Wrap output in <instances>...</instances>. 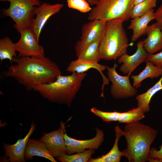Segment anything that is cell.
Instances as JSON below:
<instances>
[{"mask_svg":"<svg viewBox=\"0 0 162 162\" xmlns=\"http://www.w3.org/2000/svg\"><path fill=\"white\" fill-rule=\"evenodd\" d=\"M14 65L9 66L1 74L2 78L11 77L28 91L37 85L53 82L62 75L58 66L46 57H14Z\"/></svg>","mask_w":162,"mask_h":162,"instance_id":"1","label":"cell"},{"mask_svg":"<svg viewBox=\"0 0 162 162\" xmlns=\"http://www.w3.org/2000/svg\"><path fill=\"white\" fill-rule=\"evenodd\" d=\"M123 131L127 142L124 150L129 161H148L151 146L156 138L157 130L139 121L127 124Z\"/></svg>","mask_w":162,"mask_h":162,"instance_id":"2","label":"cell"},{"mask_svg":"<svg viewBox=\"0 0 162 162\" xmlns=\"http://www.w3.org/2000/svg\"><path fill=\"white\" fill-rule=\"evenodd\" d=\"M87 75L76 72L69 75H61L55 81L36 85L33 90L51 102L70 107Z\"/></svg>","mask_w":162,"mask_h":162,"instance_id":"3","label":"cell"},{"mask_svg":"<svg viewBox=\"0 0 162 162\" xmlns=\"http://www.w3.org/2000/svg\"><path fill=\"white\" fill-rule=\"evenodd\" d=\"M123 22L119 19L106 21L99 46L101 59L115 60L127 53L128 39Z\"/></svg>","mask_w":162,"mask_h":162,"instance_id":"4","label":"cell"},{"mask_svg":"<svg viewBox=\"0 0 162 162\" xmlns=\"http://www.w3.org/2000/svg\"><path fill=\"white\" fill-rule=\"evenodd\" d=\"M134 0H98L90 11L88 19L90 21L102 20L107 21L119 19L128 20L134 4Z\"/></svg>","mask_w":162,"mask_h":162,"instance_id":"5","label":"cell"},{"mask_svg":"<svg viewBox=\"0 0 162 162\" xmlns=\"http://www.w3.org/2000/svg\"><path fill=\"white\" fill-rule=\"evenodd\" d=\"M8 1L10 6L3 8L2 12L4 16L10 17L15 22L14 25L18 33L30 28L34 19L36 7L41 4L40 0H0Z\"/></svg>","mask_w":162,"mask_h":162,"instance_id":"6","label":"cell"},{"mask_svg":"<svg viewBox=\"0 0 162 162\" xmlns=\"http://www.w3.org/2000/svg\"><path fill=\"white\" fill-rule=\"evenodd\" d=\"M118 66V64L115 63L112 67L107 66L106 68L108 79L112 83L110 88L111 94L116 99L135 96L137 91L130 83V75L122 76L119 75L116 70Z\"/></svg>","mask_w":162,"mask_h":162,"instance_id":"7","label":"cell"},{"mask_svg":"<svg viewBox=\"0 0 162 162\" xmlns=\"http://www.w3.org/2000/svg\"><path fill=\"white\" fill-rule=\"evenodd\" d=\"M20 33V38L15 43L16 50L19 52L18 58L45 57L44 47L38 44L36 36L30 28L23 30Z\"/></svg>","mask_w":162,"mask_h":162,"instance_id":"8","label":"cell"},{"mask_svg":"<svg viewBox=\"0 0 162 162\" xmlns=\"http://www.w3.org/2000/svg\"><path fill=\"white\" fill-rule=\"evenodd\" d=\"M95 136L90 139L77 140L70 137L65 132L64 135L67 154H71L85 151L86 149L97 150L102 143L104 134L103 131L96 128Z\"/></svg>","mask_w":162,"mask_h":162,"instance_id":"9","label":"cell"},{"mask_svg":"<svg viewBox=\"0 0 162 162\" xmlns=\"http://www.w3.org/2000/svg\"><path fill=\"white\" fill-rule=\"evenodd\" d=\"M66 123L61 121L58 129L50 133H44L39 140L56 158L67 154L64 138Z\"/></svg>","mask_w":162,"mask_h":162,"instance_id":"10","label":"cell"},{"mask_svg":"<svg viewBox=\"0 0 162 162\" xmlns=\"http://www.w3.org/2000/svg\"><path fill=\"white\" fill-rule=\"evenodd\" d=\"M63 7L62 4H50L44 2L36 7L34 13L36 16L32 21L30 28L38 41L41 31L47 20L52 15L59 12Z\"/></svg>","mask_w":162,"mask_h":162,"instance_id":"11","label":"cell"},{"mask_svg":"<svg viewBox=\"0 0 162 162\" xmlns=\"http://www.w3.org/2000/svg\"><path fill=\"white\" fill-rule=\"evenodd\" d=\"M143 44V40L139 41L136 44L137 49L134 53L132 55L126 53L118 58V64L123 63L119 70L123 74L130 75L140 64L146 61L148 54Z\"/></svg>","mask_w":162,"mask_h":162,"instance_id":"12","label":"cell"},{"mask_svg":"<svg viewBox=\"0 0 162 162\" xmlns=\"http://www.w3.org/2000/svg\"><path fill=\"white\" fill-rule=\"evenodd\" d=\"M36 125L32 122L30 130L26 136L18 140L16 143L10 145L3 144V148L6 157L10 162H25L24 153L26 147L30 137L35 129Z\"/></svg>","mask_w":162,"mask_h":162,"instance_id":"13","label":"cell"},{"mask_svg":"<svg viewBox=\"0 0 162 162\" xmlns=\"http://www.w3.org/2000/svg\"><path fill=\"white\" fill-rule=\"evenodd\" d=\"M107 66L100 64L95 62L87 61L79 58L70 62L66 69V71L70 72H76L79 73H85L91 69L96 70L100 74L103 80L100 97L104 98V89L105 85L108 84L109 79L104 74L103 72L106 69Z\"/></svg>","mask_w":162,"mask_h":162,"instance_id":"14","label":"cell"},{"mask_svg":"<svg viewBox=\"0 0 162 162\" xmlns=\"http://www.w3.org/2000/svg\"><path fill=\"white\" fill-rule=\"evenodd\" d=\"M106 21L102 20L90 21L82 27L80 40L87 44L100 40L105 30Z\"/></svg>","mask_w":162,"mask_h":162,"instance_id":"15","label":"cell"},{"mask_svg":"<svg viewBox=\"0 0 162 162\" xmlns=\"http://www.w3.org/2000/svg\"><path fill=\"white\" fill-rule=\"evenodd\" d=\"M147 38L144 41L143 46L149 55L162 50V31L155 22L148 25L146 31Z\"/></svg>","mask_w":162,"mask_h":162,"instance_id":"16","label":"cell"},{"mask_svg":"<svg viewBox=\"0 0 162 162\" xmlns=\"http://www.w3.org/2000/svg\"><path fill=\"white\" fill-rule=\"evenodd\" d=\"M100 41L89 44L85 43L80 40L77 41L75 51L77 58L98 62L101 60L99 52Z\"/></svg>","mask_w":162,"mask_h":162,"instance_id":"17","label":"cell"},{"mask_svg":"<svg viewBox=\"0 0 162 162\" xmlns=\"http://www.w3.org/2000/svg\"><path fill=\"white\" fill-rule=\"evenodd\" d=\"M34 156L45 158L52 162H57L43 143L39 140L29 139L25 150V160L32 159Z\"/></svg>","mask_w":162,"mask_h":162,"instance_id":"18","label":"cell"},{"mask_svg":"<svg viewBox=\"0 0 162 162\" xmlns=\"http://www.w3.org/2000/svg\"><path fill=\"white\" fill-rule=\"evenodd\" d=\"M155 20L154 9H152L145 14L132 19L127 28L133 31L131 41L135 42L141 36L146 35V31L149 23Z\"/></svg>","mask_w":162,"mask_h":162,"instance_id":"19","label":"cell"},{"mask_svg":"<svg viewBox=\"0 0 162 162\" xmlns=\"http://www.w3.org/2000/svg\"><path fill=\"white\" fill-rule=\"evenodd\" d=\"M116 138L113 145L110 151L106 154L97 158L92 157L88 162H119L121 157L126 156L125 152L120 151L118 147V142L120 138L123 136V131L118 125L115 127Z\"/></svg>","mask_w":162,"mask_h":162,"instance_id":"20","label":"cell"},{"mask_svg":"<svg viewBox=\"0 0 162 162\" xmlns=\"http://www.w3.org/2000/svg\"><path fill=\"white\" fill-rule=\"evenodd\" d=\"M145 62L146 67L140 74L131 76L133 80L132 86L136 88H139L141 86V82L147 78L153 79L162 76V69L156 66L150 61H146Z\"/></svg>","mask_w":162,"mask_h":162,"instance_id":"21","label":"cell"},{"mask_svg":"<svg viewBox=\"0 0 162 162\" xmlns=\"http://www.w3.org/2000/svg\"><path fill=\"white\" fill-rule=\"evenodd\" d=\"M162 89V76L159 81L146 92L136 96L137 107L145 113L148 112L150 109L149 104L152 98L157 92Z\"/></svg>","mask_w":162,"mask_h":162,"instance_id":"22","label":"cell"},{"mask_svg":"<svg viewBox=\"0 0 162 162\" xmlns=\"http://www.w3.org/2000/svg\"><path fill=\"white\" fill-rule=\"evenodd\" d=\"M15 49V43H13L8 37L6 36L0 40V59L9 60L11 64L14 57L17 58Z\"/></svg>","mask_w":162,"mask_h":162,"instance_id":"23","label":"cell"},{"mask_svg":"<svg viewBox=\"0 0 162 162\" xmlns=\"http://www.w3.org/2000/svg\"><path fill=\"white\" fill-rule=\"evenodd\" d=\"M145 114L139 107L133 108L127 112H120L118 122L127 124L139 121L145 118Z\"/></svg>","mask_w":162,"mask_h":162,"instance_id":"24","label":"cell"},{"mask_svg":"<svg viewBox=\"0 0 162 162\" xmlns=\"http://www.w3.org/2000/svg\"><path fill=\"white\" fill-rule=\"evenodd\" d=\"M95 150L88 149L83 152L75 154H65L56 158L62 162H88L92 157V155L95 152Z\"/></svg>","mask_w":162,"mask_h":162,"instance_id":"25","label":"cell"},{"mask_svg":"<svg viewBox=\"0 0 162 162\" xmlns=\"http://www.w3.org/2000/svg\"><path fill=\"white\" fill-rule=\"evenodd\" d=\"M158 0H145L134 6L131 10L132 19L142 16L155 8Z\"/></svg>","mask_w":162,"mask_h":162,"instance_id":"26","label":"cell"},{"mask_svg":"<svg viewBox=\"0 0 162 162\" xmlns=\"http://www.w3.org/2000/svg\"><path fill=\"white\" fill-rule=\"evenodd\" d=\"M91 111L97 116L101 118L103 121L107 123L112 121H118L120 112L116 111L108 112L103 111L93 107L91 109Z\"/></svg>","mask_w":162,"mask_h":162,"instance_id":"27","label":"cell"},{"mask_svg":"<svg viewBox=\"0 0 162 162\" xmlns=\"http://www.w3.org/2000/svg\"><path fill=\"white\" fill-rule=\"evenodd\" d=\"M68 7L82 13L90 11L92 8L86 0H67Z\"/></svg>","mask_w":162,"mask_h":162,"instance_id":"28","label":"cell"},{"mask_svg":"<svg viewBox=\"0 0 162 162\" xmlns=\"http://www.w3.org/2000/svg\"><path fill=\"white\" fill-rule=\"evenodd\" d=\"M159 150L154 147L151 148L149 162H162V144L159 146Z\"/></svg>","mask_w":162,"mask_h":162,"instance_id":"29","label":"cell"},{"mask_svg":"<svg viewBox=\"0 0 162 162\" xmlns=\"http://www.w3.org/2000/svg\"><path fill=\"white\" fill-rule=\"evenodd\" d=\"M146 61H150L156 66L162 69V50L155 54H148Z\"/></svg>","mask_w":162,"mask_h":162,"instance_id":"30","label":"cell"},{"mask_svg":"<svg viewBox=\"0 0 162 162\" xmlns=\"http://www.w3.org/2000/svg\"><path fill=\"white\" fill-rule=\"evenodd\" d=\"M154 14L156 24L162 31V3L154 12Z\"/></svg>","mask_w":162,"mask_h":162,"instance_id":"31","label":"cell"},{"mask_svg":"<svg viewBox=\"0 0 162 162\" xmlns=\"http://www.w3.org/2000/svg\"><path fill=\"white\" fill-rule=\"evenodd\" d=\"M91 5H95L98 0H86Z\"/></svg>","mask_w":162,"mask_h":162,"instance_id":"32","label":"cell"},{"mask_svg":"<svg viewBox=\"0 0 162 162\" xmlns=\"http://www.w3.org/2000/svg\"><path fill=\"white\" fill-rule=\"evenodd\" d=\"M145 0H134V5H135L139 3L142 2Z\"/></svg>","mask_w":162,"mask_h":162,"instance_id":"33","label":"cell"}]
</instances>
